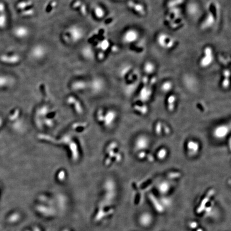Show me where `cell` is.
Here are the masks:
<instances>
[{"instance_id": "e0dca14e", "label": "cell", "mask_w": 231, "mask_h": 231, "mask_svg": "<svg viewBox=\"0 0 231 231\" xmlns=\"http://www.w3.org/2000/svg\"><path fill=\"white\" fill-rule=\"evenodd\" d=\"M177 102V98L176 95L174 94H170L166 100V104L167 108L168 111L170 112H172L174 111L175 108L176 107Z\"/></svg>"}, {"instance_id": "5bb4252c", "label": "cell", "mask_w": 231, "mask_h": 231, "mask_svg": "<svg viewBox=\"0 0 231 231\" xmlns=\"http://www.w3.org/2000/svg\"><path fill=\"white\" fill-rule=\"evenodd\" d=\"M0 61L8 64H16L20 62L21 57L18 55H2L0 56Z\"/></svg>"}, {"instance_id": "484cf974", "label": "cell", "mask_w": 231, "mask_h": 231, "mask_svg": "<svg viewBox=\"0 0 231 231\" xmlns=\"http://www.w3.org/2000/svg\"><path fill=\"white\" fill-rule=\"evenodd\" d=\"M87 82L83 81V80H78L74 82H73L72 84V87L74 89H76L77 91H79V90H82V89H85V88L87 86Z\"/></svg>"}, {"instance_id": "836d02e7", "label": "cell", "mask_w": 231, "mask_h": 231, "mask_svg": "<svg viewBox=\"0 0 231 231\" xmlns=\"http://www.w3.org/2000/svg\"><path fill=\"white\" fill-rule=\"evenodd\" d=\"M204 231V230L203 229H202V228L198 227L197 229H196V231Z\"/></svg>"}, {"instance_id": "4fadbf2b", "label": "cell", "mask_w": 231, "mask_h": 231, "mask_svg": "<svg viewBox=\"0 0 231 231\" xmlns=\"http://www.w3.org/2000/svg\"><path fill=\"white\" fill-rule=\"evenodd\" d=\"M13 32L17 38L19 39H24L30 34V30L25 26L21 25L15 28Z\"/></svg>"}, {"instance_id": "6da1fadb", "label": "cell", "mask_w": 231, "mask_h": 231, "mask_svg": "<svg viewBox=\"0 0 231 231\" xmlns=\"http://www.w3.org/2000/svg\"><path fill=\"white\" fill-rule=\"evenodd\" d=\"M85 31L82 26L74 24L64 30L62 38L68 44H76L81 41L85 37Z\"/></svg>"}, {"instance_id": "f1b7e54d", "label": "cell", "mask_w": 231, "mask_h": 231, "mask_svg": "<svg viewBox=\"0 0 231 231\" xmlns=\"http://www.w3.org/2000/svg\"><path fill=\"white\" fill-rule=\"evenodd\" d=\"M7 16L5 13L0 14V28H3L7 24Z\"/></svg>"}, {"instance_id": "44dd1931", "label": "cell", "mask_w": 231, "mask_h": 231, "mask_svg": "<svg viewBox=\"0 0 231 231\" xmlns=\"http://www.w3.org/2000/svg\"><path fill=\"white\" fill-rule=\"evenodd\" d=\"M169 155V150L164 147H160L157 149L156 153V159L159 161H164L167 160Z\"/></svg>"}, {"instance_id": "9a60e30c", "label": "cell", "mask_w": 231, "mask_h": 231, "mask_svg": "<svg viewBox=\"0 0 231 231\" xmlns=\"http://www.w3.org/2000/svg\"><path fill=\"white\" fill-rule=\"evenodd\" d=\"M81 54L84 58L89 61L93 60L95 56L93 49L89 45H86L82 47L81 50Z\"/></svg>"}, {"instance_id": "d6986e66", "label": "cell", "mask_w": 231, "mask_h": 231, "mask_svg": "<svg viewBox=\"0 0 231 231\" xmlns=\"http://www.w3.org/2000/svg\"><path fill=\"white\" fill-rule=\"evenodd\" d=\"M104 86V82L102 79L100 77L93 78L91 82V86L95 91L99 92L103 88Z\"/></svg>"}, {"instance_id": "4dcf8cb0", "label": "cell", "mask_w": 231, "mask_h": 231, "mask_svg": "<svg viewBox=\"0 0 231 231\" xmlns=\"http://www.w3.org/2000/svg\"><path fill=\"white\" fill-rule=\"evenodd\" d=\"M188 226L192 230H194L199 227V223L195 221H191L188 223Z\"/></svg>"}, {"instance_id": "d6a6232c", "label": "cell", "mask_w": 231, "mask_h": 231, "mask_svg": "<svg viewBox=\"0 0 231 231\" xmlns=\"http://www.w3.org/2000/svg\"><path fill=\"white\" fill-rule=\"evenodd\" d=\"M5 13V5L4 3L0 2V14Z\"/></svg>"}, {"instance_id": "30bf717a", "label": "cell", "mask_w": 231, "mask_h": 231, "mask_svg": "<svg viewBox=\"0 0 231 231\" xmlns=\"http://www.w3.org/2000/svg\"><path fill=\"white\" fill-rule=\"evenodd\" d=\"M127 5L130 9L139 16H144L146 14V8L141 3L134 1H129L127 3Z\"/></svg>"}, {"instance_id": "277c9868", "label": "cell", "mask_w": 231, "mask_h": 231, "mask_svg": "<svg viewBox=\"0 0 231 231\" xmlns=\"http://www.w3.org/2000/svg\"><path fill=\"white\" fill-rule=\"evenodd\" d=\"M215 60V53L213 48L210 46L204 47L201 56L199 61V65L202 69L210 67Z\"/></svg>"}, {"instance_id": "1f68e13d", "label": "cell", "mask_w": 231, "mask_h": 231, "mask_svg": "<svg viewBox=\"0 0 231 231\" xmlns=\"http://www.w3.org/2000/svg\"><path fill=\"white\" fill-rule=\"evenodd\" d=\"M19 219V216L18 213H13L12 215L10 216L9 217V221L11 223H14L18 220Z\"/></svg>"}, {"instance_id": "9c48e42d", "label": "cell", "mask_w": 231, "mask_h": 231, "mask_svg": "<svg viewBox=\"0 0 231 231\" xmlns=\"http://www.w3.org/2000/svg\"><path fill=\"white\" fill-rule=\"evenodd\" d=\"M47 48L42 44H37L32 47L30 50V56L36 61L44 59L47 54Z\"/></svg>"}, {"instance_id": "52a82bcc", "label": "cell", "mask_w": 231, "mask_h": 231, "mask_svg": "<svg viewBox=\"0 0 231 231\" xmlns=\"http://www.w3.org/2000/svg\"><path fill=\"white\" fill-rule=\"evenodd\" d=\"M150 137L145 134H141L135 137L133 142V148L137 153L146 151L150 146Z\"/></svg>"}, {"instance_id": "8992f818", "label": "cell", "mask_w": 231, "mask_h": 231, "mask_svg": "<svg viewBox=\"0 0 231 231\" xmlns=\"http://www.w3.org/2000/svg\"><path fill=\"white\" fill-rule=\"evenodd\" d=\"M215 12V10L212 9L211 4H209L205 16L200 23V27L202 30H208L214 26L217 21L216 15Z\"/></svg>"}, {"instance_id": "f546056e", "label": "cell", "mask_w": 231, "mask_h": 231, "mask_svg": "<svg viewBox=\"0 0 231 231\" xmlns=\"http://www.w3.org/2000/svg\"><path fill=\"white\" fill-rule=\"evenodd\" d=\"M109 46H110L109 42L107 40H104L101 42L100 43H99L98 47L101 49L102 51H105L108 49L109 47Z\"/></svg>"}, {"instance_id": "ac0fdd59", "label": "cell", "mask_w": 231, "mask_h": 231, "mask_svg": "<svg viewBox=\"0 0 231 231\" xmlns=\"http://www.w3.org/2000/svg\"><path fill=\"white\" fill-rule=\"evenodd\" d=\"M200 8L199 5L195 2L189 3L186 7V12L190 16L194 17L199 14Z\"/></svg>"}, {"instance_id": "2e32d148", "label": "cell", "mask_w": 231, "mask_h": 231, "mask_svg": "<svg viewBox=\"0 0 231 231\" xmlns=\"http://www.w3.org/2000/svg\"><path fill=\"white\" fill-rule=\"evenodd\" d=\"M230 71L228 69H225L222 72V79L220 82L221 87L224 89H227L230 85Z\"/></svg>"}, {"instance_id": "ffe728a7", "label": "cell", "mask_w": 231, "mask_h": 231, "mask_svg": "<svg viewBox=\"0 0 231 231\" xmlns=\"http://www.w3.org/2000/svg\"><path fill=\"white\" fill-rule=\"evenodd\" d=\"M156 68L155 64L150 61H147L143 65V71L147 75L153 74L155 72Z\"/></svg>"}, {"instance_id": "8fae6325", "label": "cell", "mask_w": 231, "mask_h": 231, "mask_svg": "<svg viewBox=\"0 0 231 231\" xmlns=\"http://www.w3.org/2000/svg\"><path fill=\"white\" fill-rule=\"evenodd\" d=\"M153 221V217L150 213L144 212L140 215L139 222L140 224L144 227H148L152 224Z\"/></svg>"}, {"instance_id": "7c38bea8", "label": "cell", "mask_w": 231, "mask_h": 231, "mask_svg": "<svg viewBox=\"0 0 231 231\" xmlns=\"http://www.w3.org/2000/svg\"><path fill=\"white\" fill-rule=\"evenodd\" d=\"M156 189L158 192L162 195H165L169 192L171 188V184L168 180H162L157 183Z\"/></svg>"}, {"instance_id": "83f0119b", "label": "cell", "mask_w": 231, "mask_h": 231, "mask_svg": "<svg viewBox=\"0 0 231 231\" xmlns=\"http://www.w3.org/2000/svg\"><path fill=\"white\" fill-rule=\"evenodd\" d=\"M10 81V79L7 76H0V87L8 85Z\"/></svg>"}, {"instance_id": "7a4b0ae2", "label": "cell", "mask_w": 231, "mask_h": 231, "mask_svg": "<svg viewBox=\"0 0 231 231\" xmlns=\"http://www.w3.org/2000/svg\"><path fill=\"white\" fill-rule=\"evenodd\" d=\"M156 41L160 48L170 51L176 47L177 41L174 38L165 32H160L156 36Z\"/></svg>"}, {"instance_id": "cb8c5ba5", "label": "cell", "mask_w": 231, "mask_h": 231, "mask_svg": "<svg viewBox=\"0 0 231 231\" xmlns=\"http://www.w3.org/2000/svg\"><path fill=\"white\" fill-rule=\"evenodd\" d=\"M94 14L96 18L98 19L103 18L105 16V10L101 6L97 5L94 8Z\"/></svg>"}, {"instance_id": "3957f363", "label": "cell", "mask_w": 231, "mask_h": 231, "mask_svg": "<svg viewBox=\"0 0 231 231\" xmlns=\"http://www.w3.org/2000/svg\"><path fill=\"white\" fill-rule=\"evenodd\" d=\"M231 132L230 123H223L216 125L211 130V135L215 140L222 141L229 137Z\"/></svg>"}, {"instance_id": "603a6c76", "label": "cell", "mask_w": 231, "mask_h": 231, "mask_svg": "<svg viewBox=\"0 0 231 231\" xmlns=\"http://www.w3.org/2000/svg\"><path fill=\"white\" fill-rule=\"evenodd\" d=\"M150 200L155 210L159 213H162L164 211V206H163L162 202L159 201L153 196H150Z\"/></svg>"}, {"instance_id": "7402d4cb", "label": "cell", "mask_w": 231, "mask_h": 231, "mask_svg": "<svg viewBox=\"0 0 231 231\" xmlns=\"http://www.w3.org/2000/svg\"><path fill=\"white\" fill-rule=\"evenodd\" d=\"M173 87V84L171 80H167L164 81L161 84L160 86V91L166 94H168L171 92Z\"/></svg>"}, {"instance_id": "4316f807", "label": "cell", "mask_w": 231, "mask_h": 231, "mask_svg": "<svg viewBox=\"0 0 231 231\" xmlns=\"http://www.w3.org/2000/svg\"><path fill=\"white\" fill-rule=\"evenodd\" d=\"M35 14V10L33 8H30L21 12V16L24 17H32Z\"/></svg>"}, {"instance_id": "d4e9b609", "label": "cell", "mask_w": 231, "mask_h": 231, "mask_svg": "<svg viewBox=\"0 0 231 231\" xmlns=\"http://www.w3.org/2000/svg\"><path fill=\"white\" fill-rule=\"evenodd\" d=\"M32 6L33 4L31 1H21L17 5V8L22 11L32 8Z\"/></svg>"}, {"instance_id": "ba28073f", "label": "cell", "mask_w": 231, "mask_h": 231, "mask_svg": "<svg viewBox=\"0 0 231 231\" xmlns=\"http://www.w3.org/2000/svg\"><path fill=\"white\" fill-rule=\"evenodd\" d=\"M140 37L139 32L134 28H129L124 32L121 40L124 44L131 45L136 42Z\"/></svg>"}, {"instance_id": "5b68a950", "label": "cell", "mask_w": 231, "mask_h": 231, "mask_svg": "<svg viewBox=\"0 0 231 231\" xmlns=\"http://www.w3.org/2000/svg\"><path fill=\"white\" fill-rule=\"evenodd\" d=\"M201 144L199 140L195 139H190L185 144V151L190 158H194L199 155L201 150Z\"/></svg>"}]
</instances>
